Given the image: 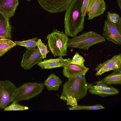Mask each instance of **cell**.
Returning a JSON list of instances; mask_svg holds the SVG:
<instances>
[{"label": "cell", "instance_id": "18", "mask_svg": "<svg viewBox=\"0 0 121 121\" xmlns=\"http://www.w3.org/2000/svg\"><path fill=\"white\" fill-rule=\"evenodd\" d=\"M16 45L14 42L10 39L0 38V57Z\"/></svg>", "mask_w": 121, "mask_h": 121}, {"label": "cell", "instance_id": "9", "mask_svg": "<svg viewBox=\"0 0 121 121\" xmlns=\"http://www.w3.org/2000/svg\"><path fill=\"white\" fill-rule=\"evenodd\" d=\"M42 56L37 48H26L24 53L21 65L24 69H30L34 65L42 61Z\"/></svg>", "mask_w": 121, "mask_h": 121}, {"label": "cell", "instance_id": "20", "mask_svg": "<svg viewBox=\"0 0 121 121\" xmlns=\"http://www.w3.org/2000/svg\"><path fill=\"white\" fill-rule=\"evenodd\" d=\"M38 39L35 37L28 40L22 41H15L16 45L23 46L26 48H36L37 47Z\"/></svg>", "mask_w": 121, "mask_h": 121}, {"label": "cell", "instance_id": "19", "mask_svg": "<svg viewBox=\"0 0 121 121\" xmlns=\"http://www.w3.org/2000/svg\"><path fill=\"white\" fill-rule=\"evenodd\" d=\"M89 91L92 94L102 96H105L117 94L119 92L118 90L113 87H110L109 88L99 90L89 89Z\"/></svg>", "mask_w": 121, "mask_h": 121}, {"label": "cell", "instance_id": "21", "mask_svg": "<svg viewBox=\"0 0 121 121\" xmlns=\"http://www.w3.org/2000/svg\"><path fill=\"white\" fill-rule=\"evenodd\" d=\"M100 105H96L92 106H81L77 105L72 106L69 108V110H97L104 108Z\"/></svg>", "mask_w": 121, "mask_h": 121}, {"label": "cell", "instance_id": "26", "mask_svg": "<svg viewBox=\"0 0 121 121\" xmlns=\"http://www.w3.org/2000/svg\"><path fill=\"white\" fill-rule=\"evenodd\" d=\"M85 60L83 57L76 52L71 60L70 63L81 66L84 65Z\"/></svg>", "mask_w": 121, "mask_h": 121}, {"label": "cell", "instance_id": "10", "mask_svg": "<svg viewBox=\"0 0 121 121\" xmlns=\"http://www.w3.org/2000/svg\"><path fill=\"white\" fill-rule=\"evenodd\" d=\"M95 70L96 71V76L111 70L121 71V54L115 55L111 58L100 64L95 68Z\"/></svg>", "mask_w": 121, "mask_h": 121}, {"label": "cell", "instance_id": "4", "mask_svg": "<svg viewBox=\"0 0 121 121\" xmlns=\"http://www.w3.org/2000/svg\"><path fill=\"white\" fill-rule=\"evenodd\" d=\"M84 75L69 78L64 84L62 93L69 92L75 97L77 101L85 97L88 90V84Z\"/></svg>", "mask_w": 121, "mask_h": 121}, {"label": "cell", "instance_id": "5", "mask_svg": "<svg viewBox=\"0 0 121 121\" xmlns=\"http://www.w3.org/2000/svg\"><path fill=\"white\" fill-rule=\"evenodd\" d=\"M44 88L42 83L34 82L24 83L17 88L12 102L29 100L40 94Z\"/></svg>", "mask_w": 121, "mask_h": 121}, {"label": "cell", "instance_id": "12", "mask_svg": "<svg viewBox=\"0 0 121 121\" xmlns=\"http://www.w3.org/2000/svg\"><path fill=\"white\" fill-rule=\"evenodd\" d=\"M70 58L63 59L60 56L56 58L45 59L37 64L42 69H51L57 67H63L65 64L71 62Z\"/></svg>", "mask_w": 121, "mask_h": 121}, {"label": "cell", "instance_id": "11", "mask_svg": "<svg viewBox=\"0 0 121 121\" xmlns=\"http://www.w3.org/2000/svg\"><path fill=\"white\" fill-rule=\"evenodd\" d=\"M63 67V74L68 78L80 75H85L89 69V68L84 65H80L70 62L65 64Z\"/></svg>", "mask_w": 121, "mask_h": 121}, {"label": "cell", "instance_id": "13", "mask_svg": "<svg viewBox=\"0 0 121 121\" xmlns=\"http://www.w3.org/2000/svg\"><path fill=\"white\" fill-rule=\"evenodd\" d=\"M19 4L18 0H0V11L9 19L14 15Z\"/></svg>", "mask_w": 121, "mask_h": 121}, {"label": "cell", "instance_id": "1", "mask_svg": "<svg viewBox=\"0 0 121 121\" xmlns=\"http://www.w3.org/2000/svg\"><path fill=\"white\" fill-rule=\"evenodd\" d=\"M83 0H73L65 10V32L73 37L84 29L85 17L82 14Z\"/></svg>", "mask_w": 121, "mask_h": 121}, {"label": "cell", "instance_id": "7", "mask_svg": "<svg viewBox=\"0 0 121 121\" xmlns=\"http://www.w3.org/2000/svg\"><path fill=\"white\" fill-rule=\"evenodd\" d=\"M17 88L9 80L0 81V108H4L12 102Z\"/></svg>", "mask_w": 121, "mask_h": 121}, {"label": "cell", "instance_id": "25", "mask_svg": "<svg viewBox=\"0 0 121 121\" xmlns=\"http://www.w3.org/2000/svg\"><path fill=\"white\" fill-rule=\"evenodd\" d=\"M95 83H97V84L95 85H93L91 83L88 84V89L99 90L110 88L102 80L96 82Z\"/></svg>", "mask_w": 121, "mask_h": 121}, {"label": "cell", "instance_id": "14", "mask_svg": "<svg viewBox=\"0 0 121 121\" xmlns=\"http://www.w3.org/2000/svg\"><path fill=\"white\" fill-rule=\"evenodd\" d=\"M9 19L3 13L0 11V38L10 39L11 28Z\"/></svg>", "mask_w": 121, "mask_h": 121}, {"label": "cell", "instance_id": "15", "mask_svg": "<svg viewBox=\"0 0 121 121\" xmlns=\"http://www.w3.org/2000/svg\"><path fill=\"white\" fill-rule=\"evenodd\" d=\"M106 9V4L104 0H96L88 13V19L91 20L104 14Z\"/></svg>", "mask_w": 121, "mask_h": 121}, {"label": "cell", "instance_id": "17", "mask_svg": "<svg viewBox=\"0 0 121 121\" xmlns=\"http://www.w3.org/2000/svg\"><path fill=\"white\" fill-rule=\"evenodd\" d=\"M102 80L105 84L108 85L121 84V71H113L112 73L106 76Z\"/></svg>", "mask_w": 121, "mask_h": 121}, {"label": "cell", "instance_id": "8", "mask_svg": "<svg viewBox=\"0 0 121 121\" xmlns=\"http://www.w3.org/2000/svg\"><path fill=\"white\" fill-rule=\"evenodd\" d=\"M73 0H37L41 7L51 13L65 11Z\"/></svg>", "mask_w": 121, "mask_h": 121}, {"label": "cell", "instance_id": "22", "mask_svg": "<svg viewBox=\"0 0 121 121\" xmlns=\"http://www.w3.org/2000/svg\"><path fill=\"white\" fill-rule=\"evenodd\" d=\"M96 0H83L82 8V15L85 16L91 9Z\"/></svg>", "mask_w": 121, "mask_h": 121}, {"label": "cell", "instance_id": "28", "mask_svg": "<svg viewBox=\"0 0 121 121\" xmlns=\"http://www.w3.org/2000/svg\"><path fill=\"white\" fill-rule=\"evenodd\" d=\"M120 10H121V0H117Z\"/></svg>", "mask_w": 121, "mask_h": 121}, {"label": "cell", "instance_id": "16", "mask_svg": "<svg viewBox=\"0 0 121 121\" xmlns=\"http://www.w3.org/2000/svg\"><path fill=\"white\" fill-rule=\"evenodd\" d=\"M62 82L59 77L53 73H51L43 84L48 91H57L59 89Z\"/></svg>", "mask_w": 121, "mask_h": 121}, {"label": "cell", "instance_id": "27", "mask_svg": "<svg viewBox=\"0 0 121 121\" xmlns=\"http://www.w3.org/2000/svg\"><path fill=\"white\" fill-rule=\"evenodd\" d=\"M107 17L109 21L114 23H116L121 20V18L118 14L115 13H108Z\"/></svg>", "mask_w": 121, "mask_h": 121}, {"label": "cell", "instance_id": "24", "mask_svg": "<svg viewBox=\"0 0 121 121\" xmlns=\"http://www.w3.org/2000/svg\"><path fill=\"white\" fill-rule=\"evenodd\" d=\"M12 102L11 104L4 108V111L24 110L29 109L28 107L20 104L18 102Z\"/></svg>", "mask_w": 121, "mask_h": 121}, {"label": "cell", "instance_id": "29", "mask_svg": "<svg viewBox=\"0 0 121 121\" xmlns=\"http://www.w3.org/2000/svg\"><path fill=\"white\" fill-rule=\"evenodd\" d=\"M26 1H30L31 0H26Z\"/></svg>", "mask_w": 121, "mask_h": 121}, {"label": "cell", "instance_id": "3", "mask_svg": "<svg viewBox=\"0 0 121 121\" xmlns=\"http://www.w3.org/2000/svg\"><path fill=\"white\" fill-rule=\"evenodd\" d=\"M105 41L104 36L94 31H90L83 33L78 36L76 35L69 39L68 47L87 50L95 44Z\"/></svg>", "mask_w": 121, "mask_h": 121}, {"label": "cell", "instance_id": "23", "mask_svg": "<svg viewBox=\"0 0 121 121\" xmlns=\"http://www.w3.org/2000/svg\"><path fill=\"white\" fill-rule=\"evenodd\" d=\"M37 47L39 50L42 59L46 58L47 55L50 52L48 49L47 45H45L42 42L40 39H38L37 41Z\"/></svg>", "mask_w": 121, "mask_h": 121}, {"label": "cell", "instance_id": "6", "mask_svg": "<svg viewBox=\"0 0 121 121\" xmlns=\"http://www.w3.org/2000/svg\"><path fill=\"white\" fill-rule=\"evenodd\" d=\"M102 35L106 39L116 44H121V20L116 23L105 20Z\"/></svg>", "mask_w": 121, "mask_h": 121}, {"label": "cell", "instance_id": "2", "mask_svg": "<svg viewBox=\"0 0 121 121\" xmlns=\"http://www.w3.org/2000/svg\"><path fill=\"white\" fill-rule=\"evenodd\" d=\"M48 47L55 57L67 56L69 39L63 31L54 29L47 37Z\"/></svg>", "mask_w": 121, "mask_h": 121}]
</instances>
